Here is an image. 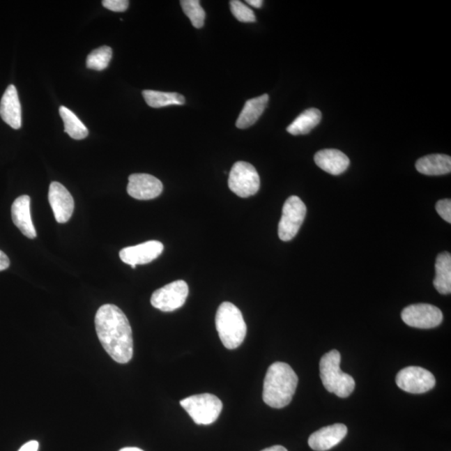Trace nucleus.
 Segmentation results:
<instances>
[{
    "label": "nucleus",
    "instance_id": "obj_23",
    "mask_svg": "<svg viewBox=\"0 0 451 451\" xmlns=\"http://www.w3.org/2000/svg\"><path fill=\"white\" fill-rule=\"evenodd\" d=\"M60 115L65 124V132L75 140H83L89 132L83 122L70 109L66 107H60Z\"/></svg>",
    "mask_w": 451,
    "mask_h": 451
},
{
    "label": "nucleus",
    "instance_id": "obj_8",
    "mask_svg": "<svg viewBox=\"0 0 451 451\" xmlns=\"http://www.w3.org/2000/svg\"><path fill=\"white\" fill-rule=\"evenodd\" d=\"M433 374L421 367L410 366L399 371L396 376V385L399 389L411 394H424L436 386Z\"/></svg>",
    "mask_w": 451,
    "mask_h": 451
},
{
    "label": "nucleus",
    "instance_id": "obj_28",
    "mask_svg": "<svg viewBox=\"0 0 451 451\" xmlns=\"http://www.w3.org/2000/svg\"><path fill=\"white\" fill-rule=\"evenodd\" d=\"M103 6L114 12H125L129 7L128 0H104Z\"/></svg>",
    "mask_w": 451,
    "mask_h": 451
},
{
    "label": "nucleus",
    "instance_id": "obj_31",
    "mask_svg": "<svg viewBox=\"0 0 451 451\" xmlns=\"http://www.w3.org/2000/svg\"><path fill=\"white\" fill-rule=\"evenodd\" d=\"M246 3H250L252 7L260 8L262 7L263 1L262 0H247Z\"/></svg>",
    "mask_w": 451,
    "mask_h": 451
},
{
    "label": "nucleus",
    "instance_id": "obj_27",
    "mask_svg": "<svg viewBox=\"0 0 451 451\" xmlns=\"http://www.w3.org/2000/svg\"><path fill=\"white\" fill-rule=\"evenodd\" d=\"M436 208L438 214L445 221L451 223V201L450 199L441 200L437 202Z\"/></svg>",
    "mask_w": 451,
    "mask_h": 451
},
{
    "label": "nucleus",
    "instance_id": "obj_30",
    "mask_svg": "<svg viewBox=\"0 0 451 451\" xmlns=\"http://www.w3.org/2000/svg\"><path fill=\"white\" fill-rule=\"evenodd\" d=\"M39 450V442L31 441L24 444L19 451H38Z\"/></svg>",
    "mask_w": 451,
    "mask_h": 451
},
{
    "label": "nucleus",
    "instance_id": "obj_33",
    "mask_svg": "<svg viewBox=\"0 0 451 451\" xmlns=\"http://www.w3.org/2000/svg\"><path fill=\"white\" fill-rule=\"evenodd\" d=\"M120 451H144V450H142L137 448H125L121 449Z\"/></svg>",
    "mask_w": 451,
    "mask_h": 451
},
{
    "label": "nucleus",
    "instance_id": "obj_20",
    "mask_svg": "<svg viewBox=\"0 0 451 451\" xmlns=\"http://www.w3.org/2000/svg\"><path fill=\"white\" fill-rule=\"evenodd\" d=\"M434 286L441 294L451 293V255L450 252H442L437 257Z\"/></svg>",
    "mask_w": 451,
    "mask_h": 451
},
{
    "label": "nucleus",
    "instance_id": "obj_16",
    "mask_svg": "<svg viewBox=\"0 0 451 451\" xmlns=\"http://www.w3.org/2000/svg\"><path fill=\"white\" fill-rule=\"evenodd\" d=\"M0 116L13 129L18 130L22 124V114L18 92L15 86H8L0 101Z\"/></svg>",
    "mask_w": 451,
    "mask_h": 451
},
{
    "label": "nucleus",
    "instance_id": "obj_9",
    "mask_svg": "<svg viewBox=\"0 0 451 451\" xmlns=\"http://www.w3.org/2000/svg\"><path fill=\"white\" fill-rule=\"evenodd\" d=\"M187 282L178 280L155 291L151 303L155 309L162 312H172L184 305L188 296Z\"/></svg>",
    "mask_w": 451,
    "mask_h": 451
},
{
    "label": "nucleus",
    "instance_id": "obj_21",
    "mask_svg": "<svg viewBox=\"0 0 451 451\" xmlns=\"http://www.w3.org/2000/svg\"><path fill=\"white\" fill-rule=\"evenodd\" d=\"M322 119V113L319 109L310 108L303 112L290 124L286 130L293 136L309 133L317 126Z\"/></svg>",
    "mask_w": 451,
    "mask_h": 451
},
{
    "label": "nucleus",
    "instance_id": "obj_14",
    "mask_svg": "<svg viewBox=\"0 0 451 451\" xmlns=\"http://www.w3.org/2000/svg\"><path fill=\"white\" fill-rule=\"evenodd\" d=\"M347 433L346 425L335 424L312 434L309 439V445L314 450L326 451L339 445L346 436Z\"/></svg>",
    "mask_w": 451,
    "mask_h": 451
},
{
    "label": "nucleus",
    "instance_id": "obj_5",
    "mask_svg": "<svg viewBox=\"0 0 451 451\" xmlns=\"http://www.w3.org/2000/svg\"><path fill=\"white\" fill-rule=\"evenodd\" d=\"M180 404L197 425L214 423L222 411L221 400L212 394L190 396L181 400Z\"/></svg>",
    "mask_w": 451,
    "mask_h": 451
},
{
    "label": "nucleus",
    "instance_id": "obj_29",
    "mask_svg": "<svg viewBox=\"0 0 451 451\" xmlns=\"http://www.w3.org/2000/svg\"><path fill=\"white\" fill-rule=\"evenodd\" d=\"M10 261L8 256L3 252L0 250V272L6 270L10 267Z\"/></svg>",
    "mask_w": 451,
    "mask_h": 451
},
{
    "label": "nucleus",
    "instance_id": "obj_13",
    "mask_svg": "<svg viewBox=\"0 0 451 451\" xmlns=\"http://www.w3.org/2000/svg\"><path fill=\"white\" fill-rule=\"evenodd\" d=\"M163 185L155 176L146 174H136L129 176L128 192L137 200H151L161 195Z\"/></svg>",
    "mask_w": 451,
    "mask_h": 451
},
{
    "label": "nucleus",
    "instance_id": "obj_26",
    "mask_svg": "<svg viewBox=\"0 0 451 451\" xmlns=\"http://www.w3.org/2000/svg\"><path fill=\"white\" fill-rule=\"evenodd\" d=\"M231 12L236 19L242 23L256 22L254 12L248 8L245 3L239 0H231L230 1Z\"/></svg>",
    "mask_w": 451,
    "mask_h": 451
},
{
    "label": "nucleus",
    "instance_id": "obj_7",
    "mask_svg": "<svg viewBox=\"0 0 451 451\" xmlns=\"http://www.w3.org/2000/svg\"><path fill=\"white\" fill-rule=\"evenodd\" d=\"M306 213V206L300 198L292 196L286 199L278 224V237L282 241L288 242L295 238L305 221Z\"/></svg>",
    "mask_w": 451,
    "mask_h": 451
},
{
    "label": "nucleus",
    "instance_id": "obj_17",
    "mask_svg": "<svg viewBox=\"0 0 451 451\" xmlns=\"http://www.w3.org/2000/svg\"><path fill=\"white\" fill-rule=\"evenodd\" d=\"M314 162L322 170L335 176L344 174L351 163L346 155L336 149L318 151L314 155Z\"/></svg>",
    "mask_w": 451,
    "mask_h": 451
},
{
    "label": "nucleus",
    "instance_id": "obj_6",
    "mask_svg": "<svg viewBox=\"0 0 451 451\" xmlns=\"http://www.w3.org/2000/svg\"><path fill=\"white\" fill-rule=\"evenodd\" d=\"M229 187L240 197L255 195L260 188V178L256 168L248 162H236L230 171Z\"/></svg>",
    "mask_w": 451,
    "mask_h": 451
},
{
    "label": "nucleus",
    "instance_id": "obj_19",
    "mask_svg": "<svg viewBox=\"0 0 451 451\" xmlns=\"http://www.w3.org/2000/svg\"><path fill=\"white\" fill-rule=\"evenodd\" d=\"M416 169L421 174L441 176L450 174L451 158L450 155L433 154L420 158L416 162Z\"/></svg>",
    "mask_w": 451,
    "mask_h": 451
},
{
    "label": "nucleus",
    "instance_id": "obj_1",
    "mask_svg": "<svg viewBox=\"0 0 451 451\" xmlns=\"http://www.w3.org/2000/svg\"><path fill=\"white\" fill-rule=\"evenodd\" d=\"M95 330L105 351L119 364H126L133 357L132 327L119 307L105 305L95 314Z\"/></svg>",
    "mask_w": 451,
    "mask_h": 451
},
{
    "label": "nucleus",
    "instance_id": "obj_12",
    "mask_svg": "<svg viewBox=\"0 0 451 451\" xmlns=\"http://www.w3.org/2000/svg\"><path fill=\"white\" fill-rule=\"evenodd\" d=\"M49 201L57 222L66 223L70 220L74 212L75 202L64 185L57 181L49 185Z\"/></svg>",
    "mask_w": 451,
    "mask_h": 451
},
{
    "label": "nucleus",
    "instance_id": "obj_25",
    "mask_svg": "<svg viewBox=\"0 0 451 451\" xmlns=\"http://www.w3.org/2000/svg\"><path fill=\"white\" fill-rule=\"evenodd\" d=\"M181 6L185 15H187L192 24L197 29L204 27L206 13L198 0H181Z\"/></svg>",
    "mask_w": 451,
    "mask_h": 451
},
{
    "label": "nucleus",
    "instance_id": "obj_3",
    "mask_svg": "<svg viewBox=\"0 0 451 451\" xmlns=\"http://www.w3.org/2000/svg\"><path fill=\"white\" fill-rule=\"evenodd\" d=\"M215 322L218 335L227 349H235L243 344L247 335V326L242 312L233 303L224 302L219 306Z\"/></svg>",
    "mask_w": 451,
    "mask_h": 451
},
{
    "label": "nucleus",
    "instance_id": "obj_11",
    "mask_svg": "<svg viewBox=\"0 0 451 451\" xmlns=\"http://www.w3.org/2000/svg\"><path fill=\"white\" fill-rule=\"evenodd\" d=\"M163 244L159 241H148L138 245L123 248L120 252L122 262L136 268L137 265L147 264L162 254Z\"/></svg>",
    "mask_w": 451,
    "mask_h": 451
},
{
    "label": "nucleus",
    "instance_id": "obj_18",
    "mask_svg": "<svg viewBox=\"0 0 451 451\" xmlns=\"http://www.w3.org/2000/svg\"><path fill=\"white\" fill-rule=\"evenodd\" d=\"M268 100L269 96L267 94L248 100L236 122L237 128L247 129L254 125L266 109Z\"/></svg>",
    "mask_w": 451,
    "mask_h": 451
},
{
    "label": "nucleus",
    "instance_id": "obj_4",
    "mask_svg": "<svg viewBox=\"0 0 451 451\" xmlns=\"http://www.w3.org/2000/svg\"><path fill=\"white\" fill-rule=\"evenodd\" d=\"M341 356L338 351H331L322 357L319 362L320 378L326 389L339 396L347 398L356 388V381L351 375L340 369Z\"/></svg>",
    "mask_w": 451,
    "mask_h": 451
},
{
    "label": "nucleus",
    "instance_id": "obj_24",
    "mask_svg": "<svg viewBox=\"0 0 451 451\" xmlns=\"http://www.w3.org/2000/svg\"><path fill=\"white\" fill-rule=\"evenodd\" d=\"M112 58V49L109 46H101V47L93 50L86 59V67L88 69L95 70H104L107 69Z\"/></svg>",
    "mask_w": 451,
    "mask_h": 451
},
{
    "label": "nucleus",
    "instance_id": "obj_10",
    "mask_svg": "<svg viewBox=\"0 0 451 451\" xmlns=\"http://www.w3.org/2000/svg\"><path fill=\"white\" fill-rule=\"evenodd\" d=\"M402 318L408 326L429 330L440 326L443 321V314L439 307L418 303L406 307L402 311Z\"/></svg>",
    "mask_w": 451,
    "mask_h": 451
},
{
    "label": "nucleus",
    "instance_id": "obj_2",
    "mask_svg": "<svg viewBox=\"0 0 451 451\" xmlns=\"http://www.w3.org/2000/svg\"><path fill=\"white\" fill-rule=\"evenodd\" d=\"M298 383L297 374L290 365L282 362H274L264 379L263 402L272 408L286 407L292 402Z\"/></svg>",
    "mask_w": 451,
    "mask_h": 451
},
{
    "label": "nucleus",
    "instance_id": "obj_15",
    "mask_svg": "<svg viewBox=\"0 0 451 451\" xmlns=\"http://www.w3.org/2000/svg\"><path fill=\"white\" fill-rule=\"evenodd\" d=\"M12 220L25 237L36 238L37 234L33 226L31 213V197L27 195L16 198L11 208Z\"/></svg>",
    "mask_w": 451,
    "mask_h": 451
},
{
    "label": "nucleus",
    "instance_id": "obj_22",
    "mask_svg": "<svg viewBox=\"0 0 451 451\" xmlns=\"http://www.w3.org/2000/svg\"><path fill=\"white\" fill-rule=\"evenodd\" d=\"M142 95L147 105L153 108H162L168 105H183L185 102V97L176 92L146 90L143 91Z\"/></svg>",
    "mask_w": 451,
    "mask_h": 451
},
{
    "label": "nucleus",
    "instance_id": "obj_32",
    "mask_svg": "<svg viewBox=\"0 0 451 451\" xmlns=\"http://www.w3.org/2000/svg\"><path fill=\"white\" fill-rule=\"evenodd\" d=\"M262 451H288V450L284 448V446L274 445V446H272V448L265 449Z\"/></svg>",
    "mask_w": 451,
    "mask_h": 451
}]
</instances>
